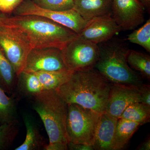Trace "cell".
Returning a JSON list of instances; mask_svg holds the SVG:
<instances>
[{
	"mask_svg": "<svg viewBox=\"0 0 150 150\" xmlns=\"http://www.w3.org/2000/svg\"><path fill=\"white\" fill-rule=\"evenodd\" d=\"M68 149L71 150H94L93 146L91 145L84 144H74L69 142L68 144Z\"/></svg>",
	"mask_w": 150,
	"mask_h": 150,
	"instance_id": "cell-28",
	"label": "cell"
},
{
	"mask_svg": "<svg viewBox=\"0 0 150 150\" xmlns=\"http://www.w3.org/2000/svg\"><path fill=\"white\" fill-rule=\"evenodd\" d=\"M127 40L131 43L138 44L148 52H150V19L144 25L128 35Z\"/></svg>",
	"mask_w": 150,
	"mask_h": 150,
	"instance_id": "cell-23",
	"label": "cell"
},
{
	"mask_svg": "<svg viewBox=\"0 0 150 150\" xmlns=\"http://www.w3.org/2000/svg\"><path fill=\"white\" fill-rule=\"evenodd\" d=\"M142 124L123 118H118L115 126L112 150L122 149Z\"/></svg>",
	"mask_w": 150,
	"mask_h": 150,
	"instance_id": "cell-16",
	"label": "cell"
},
{
	"mask_svg": "<svg viewBox=\"0 0 150 150\" xmlns=\"http://www.w3.org/2000/svg\"><path fill=\"white\" fill-rule=\"evenodd\" d=\"M101 114L78 104H68L66 129L69 142L93 146Z\"/></svg>",
	"mask_w": 150,
	"mask_h": 150,
	"instance_id": "cell-5",
	"label": "cell"
},
{
	"mask_svg": "<svg viewBox=\"0 0 150 150\" xmlns=\"http://www.w3.org/2000/svg\"><path fill=\"white\" fill-rule=\"evenodd\" d=\"M15 15H35L48 18L79 34L86 26V20L74 9L56 11L42 8L32 0H24L14 11Z\"/></svg>",
	"mask_w": 150,
	"mask_h": 150,
	"instance_id": "cell-8",
	"label": "cell"
},
{
	"mask_svg": "<svg viewBox=\"0 0 150 150\" xmlns=\"http://www.w3.org/2000/svg\"><path fill=\"white\" fill-rule=\"evenodd\" d=\"M117 118L102 113L96 132L93 146L94 150H112L113 139Z\"/></svg>",
	"mask_w": 150,
	"mask_h": 150,
	"instance_id": "cell-13",
	"label": "cell"
},
{
	"mask_svg": "<svg viewBox=\"0 0 150 150\" xmlns=\"http://www.w3.org/2000/svg\"><path fill=\"white\" fill-rule=\"evenodd\" d=\"M24 0H0V13H11L14 11Z\"/></svg>",
	"mask_w": 150,
	"mask_h": 150,
	"instance_id": "cell-26",
	"label": "cell"
},
{
	"mask_svg": "<svg viewBox=\"0 0 150 150\" xmlns=\"http://www.w3.org/2000/svg\"><path fill=\"white\" fill-rule=\"evenodd\" d=\"M73 71H39L34 73L43 86L45 91L56 90L70 77Z\"/></svg>",
	"mask_w": 150,
	"mask_h": 150,
	"instance_id": "cell-20",
	"label": "cell"
},
{
	"mask_svg": "<svg viewBox=\"0 0 150 150\" xmlns=\"http://www.w3.org/2000/svg\"><path fill=\"white\" fill-rule=\"evenodd\" d=\"M3 20L14 28L32 48H55L62 50L79 36L71 29L38 16H4Z\"/></svg>",
	"mask_w": 150,
	"mask_h": 150,
	"instance_id": "cell-2",
	"label": "cell"
},
{
	"mask_svg": "<svg viewBox=\"0 0 150 150\" xmlns=\"http://www.w3.org/2000/svg\"><path fill=\"white\" fill-rule=\"evenodd\" d=\"M16 88L22 95L31 97L45 91L34 73L22 72L18 76Z\"/></svg>",
	"mask_w": 150,
	"mask_h": 150,
	"instance_id": "cell-19",
	"label": "cell"
},
{
	"mask_svg": "<svg viewBox=\"0 0 150 150\" xmlns=\"http://www.w3.org/2000/svg\"><path fill=\"white\" fill-rule=\"evenodd\" d=\"M145 8L139 0H112V16L121 30H132L144 21Z\"/></svg>",
	"mask_w": 150,
	"mask_h": 150,
	"instance_id": "cell-10",
	"label": "cell"
},
{
	"mask_svg": "<svg viewBox=\"0 0 150 150\" xmlns=\"http://www.w3.org/2000/svg\"><path fill=\"white\" fill-rule=\"evenodd\" d=\"M139 87L111 84L105 112L118 119L130 105L141 102Z\"/></svg>",
	"mask_w": 150,
	"mask_h": 150,
	"instance_id": "cell-12",
	"label": "cell"
},
{
	"mask_svg": "<svg viewBox=\"0 0 150 150\" xmlns=\"http://www.w3.org/2000/svg\"><path fill=\"white\" fill-rule=\"evenodd\" d=\"M67 69L71 71L94 68L99 59L98 44L78 36L62 50Z\"/></svg>",
	"mask_w": 150,
	"mask_h": 150,
	"instance_id": "cell-7",
	"label": "cell"
},
{
	"mask_svg": "<svg viewBox=\"0 0 150 150\" xmlns=\"http://www.w3.org/2000/svg\"><path fill=\"white\" fill-rule=\"evenodd\" d=\"M23 119L26 128V137L23 144L15 150H44L48 144L40 134L34 120L28 114L23 115Z\"/></svg>",
	"mask_w": 150,
	"mask_h": 150,
	"instance_id": "cell-15",
	"label": "cell"
},
{
	"mask_svg": "<svg viewBox=\"0 0 150 150\" xmlns=\"http://www.w3.org/2000/svg\"><path fill=\"white\" fill-rule=\"evenodd\" d=\"M18 123H5L0 126V150L7 149L13 144L19 129Z\"/></svg>",
	"mask_w": 150,
	"mask_h": 150,
	"instance_id": "cell-24",
	"label": "cell"
},
{
	"mask_svg": "<svg viewBox=\"0 0 150 150\" xmlns=\"http://www.w3.org/2000/svg\"><path fill=\"white\" fill-rule=\"evenodd\" d=\"M99 59L94 68L110 83L139 87L142 78L129 67L127 57L129 49L122 41L112 39L98 44Z\"/></svg>",
	"mask_w": 150,
	"mask_h": 150,
	"instance_id": "cell-4",
	"label": "cell"
},
{
	"mask_svg": "<svg viewBox=\"0 0 150 150\" xmlns=\"http://www.w3.org/2000/svg\"><path fill=\"white\" fill-rule=\"evenodd\" d=\"M142 3V4L148 10L150 11V0H139Z\"/></svg>",
	"mask_w": 150,
	"mask_h": 150,
	"instance_id": "cell-30",
	"label": "cell"
},
{
	"mask_svg": "<svg viewBox=\"0 0 150 150\" xmlns=\"http://www.w3.org/2000/svg\"><path fill=\"white\" fill-rule=\"evenodd\" d=\"M0 87V124L18 123L17 105L18 98L15 93L8 96Z\"/></svg>",
	"mask_w": 150,
	"mask_h": 150,
	"instance_id": "cell-18",
	"label": "cell"
},
{
	"mask_svg": "<svg viewBox=\"0 0 150 150\" xmlns=\"http://www.w3.org/2000/svg\"><path fill=\"white\" fill-rule=\"evenodd\" d=\"M127 60L128 64L132 69L139 72L143 77L150 80V56L130 49L127 55Z\"/></svg>",
	"mask_w": 150,
	"mask_h": 150,
	"instance_id": "cell-22",
	"label": "cell"
},
{
	"mask_svg": "<svg viewBox=\"0 0 150 150\" xmlns=\"http://www.w3.org/2000/svg\"><path fill=\"white\" fill-rule=\"evenodd\" d=\"M67 70L62 57V50L57 48H32L30 50L23 72L35 73Z\"/></svg>",
	"mask_w": 150,
	"mask_h": 150,
	"instance_id": "cell-9",
	"label": "cell"
},
{
	"mask_svg": "<svg viewBox=\"0 0 150 150\" xmlns=\"http://www.w3.org/2000/svg\"><path fill=\"white\" fill-rule=\"evenodd\" d=\"M122 31L111 15L96 17L88 21L79 36L97 44L112 39Z\"/></svg>",
	"mask_w": 150,
	"mask_h": 150,
	"instance_id": "cell-11",
	"label": "cell"
},
{
	"mask_svg": "<svg viewBox=\"0 0 150 150\" xmlns=\"http://www.w3.org/2000/svg\"><path fill=\"white\" fill-rule=\"evenodd\" d=\"M0 15V47L17 76L23 71L30 51L29 43L14 28L3 21Z\"/></svg>",
	"mask_w": 150,
	"mask_h": 150,
	"instance_id": "cell-6",
	"label": "cell"
},
{
	"mask_svg": "<svg viewBox=\"0 0 150 150\" xmlns=\"http://www.w3.org/2000/svg\"><path fill=\"white\" fill-rule=\"evenodd\" d=\"M141 96V103L150 106V87L149 85L142 84L139 87Z\"/></svg>",
	"mask_w": 150,
	"mask_h": 150,
	"instance_id": "cell-27",
	"label": "cell"
},
{
	"mask_svg": "<svg viewBox=\"0 0 150 150\" xmlns=\"http://www.w3.org/2000/svg\"><path fill=\"white\" fill-rule=\"evenodd\" d=\"M136 150H150V138H148L144 142L140 144Z\"/></svg>",
	"mask_w": 150,
	"mask_h": 150,
	"instance_id": "cell-29",
	"label": "cell"
},
{
	"mask_svg": "<svg viewBox=\"0 0 150 150\" xmlns=\"http://www.w3.org/2000/svg\"><path fill=\"white\" fill-rule=\"evenodd\" d=\"M119 118L139 123L143 125L150 121V106L141 102L132 103L126 108Z\"/></svg>",
	"mask_w": 150,
	"mask_h": 150,
	"instance_id": "cell-21",
	"label": "cell"
},
{
	"mask_svg": "<svg viewBox=\"0 0 150 150\" xmlns=\"http://www.w3.org/2000/svg\"><path fill=\"white\" fill-rule=\"evenodd\" d=\"M32 98L33 107L42 120L49 139L44 150H68V104L55 90L42 92Z\"/></svg>",
	"mask_w": 150,
	"mask_h": 150,
	"instance_id": "cell-3",
	"label": "cell"
},
{
	"mask_svg": "<svg viewBox=\"0 0 150 150\" xmlns=\"http://www.w3.org/2000/svg\"><path fill=\"white\" fill-rule=\"evenodd\" d=\"M18 76L0 47V87L9 95L15 93Z\"/></svg>",
	"mask_w": 150,
	"mask_h": 150,
	"instance_id": "cell-17",
	"label": "cell"
},
{
	"mask_svg": "<svg viewBox=\"0 0 150 150\" xmlns=\"http://www.w3.org/2000/svg\"><path fill=\"white\" fill-rule=\"evenodd\" d=\"M112 0H74V9L86 20L110 14Z\"/></svg>",
	"mask_w": 150,
	"mask_h": 150,
	"instance_id": "cell-14",
	"label": "cell"
},
{
	"mask_svg": "<svg viewBox=\"0 0 150 150\" xmlns=\"http://www.w3.org/2000/svg\"><path fill=\"white\" fill-rule=\"evenodd\" d=\"M111 83L94 68L73 71L56 91L67 104L75 103L104 113Z\"/></svg>",
	"mask_w": 150,
	"mask_h": 150,
	"instance_id": "cell-1",
	"label": "cell"
},
{
	"mask_svg": "<svg viewBox=\"0 0 150 150\" xmlns=\"http://www.w3.org/2000/svg\"><path fill=\"white\" fill-rule=\"evenodd\" d=\"M37 6L42 8L63 11L72 9L74 7V0H32Z\"/></svg>",
	"mask_w": 150,
	"mask_h": 150,
	"instance_id": "cell-25",
	"label": "cell"
}]
</instances>
